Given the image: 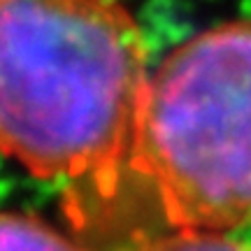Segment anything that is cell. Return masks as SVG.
I'll use <instances>...</instances> for the list:
<instances>
[{"mask_svg": "<svg viewBox=\"0 0 251 251\" xmlns=\"http://www.w3.org/2000/svg\"><path fill=\"white\" fill-rule=\"evenodd\" d=\"M133 251H251V242L230 237L226 233H205V230H177L156 237Z\"/></svg>", "mask_w": 251, "mask_h": 251, "instance_id": "277c9868", "label": "cell"}, {"mask_svg": "<svg viewBox=\"0 0 251 251\" xmlns=\"http://www.w3.org/2000/svg\"><path fill=\"white\" fill-rule=\"evenodd\" d=\"M130 170L177 230L251 224V21L207 28L151 72Z\"/></svg>", "mask_w": 251, "mask_h": 251, "instance_id": "7a4b0ae2", "label": "cell"}, {"mask_svg": "<svg viewBox=\"0 0 251 251\" xmlns=\"http://www.w3.org/2000/svg\"><path fill=\"white\" fill-rule=\"evenodd\" d=\"M149 77L117 0H0V140L37 179L114 188Z\"/></svg>", "mask_w": 251, "mask_h": 251, "instance_id": "6da1fadb", "label": "cell"}, {"mask_svg": "<svg viewBox=\"0 0 251 251\" xmlns=\"http://www.w3.org/2000/svg\"><path fill=\"white\" fill-rule=\"evenodd\" d=\"M0 251H84L45 219L28 212H5L0 219Z\"/></svg>", "mask_w": 251, "mask_h": 251, "instance_id": "3957f363", "label": "cell"}]
</instances>
